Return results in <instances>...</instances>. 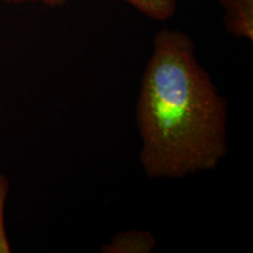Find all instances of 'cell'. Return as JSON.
Masks as SVG:
<instances>
[{"instance_id":"cell-1","label":"cell","mask_w":253,"mask_h":253,"mask_svg":"<svg viewBox=\"0 0 253 253\" xmlns=\"http://www.w3.org/2000/svg\"><path fill=\"white\" fill-rule=\"evenodd\" d=\"M229 102L196 55L188 34L163 28L142 77L136 122L149 178L213 171L229 154Z\"/></svg>"},{"instance_id":"cell-2","label":"cell","mask_w":253,"mask_h":253,"mask_svg":"<svg viewBox=\"0 0 253 253\" xmlns=\"http://www.w3.org/2000/svg\"><path fill=\"white\" fill-rule=\"evenodd\" d=\"M224 8V25L235 38L253 40V0H219Z\"/></svg>"},{"instance_id":"cell-3","label":"cell","mask_w":253,"mask_h":253,"mask_svg":"<svg viewBox=\"0 0 253 253\" xmlns=\"http://www.w3.org/2000/svg\"><path fill=\"white\" fill-rule=\"evenodd\" d=\"M156 245V239L149 231L129 230L114 236L109 244L102 246L104 253H149Z\"/></svg>"},{"instance_id":"cell-4","label":"cell","mask_w":253,"mask_h":253,"mask_svg":"<svg viewBox=\"0 0 253 253\" xmlns=\"http://www.w3.org/2000/svg\"><path fill=\"white\" fill-rule=\"evenodd\" d=\"M132 7L157 21H166L176 13L177 0H123Z\"/></svg>"},{"instance_id":"cell-5","label":"cell","mask_w":253,"mask_h":253,"mask_svg":"<svg viewBox=\"0 0 253 253\" xmlns=\"http://www.w3.org/2000/svg\"><path fill=\"white\" fill-rule=\"evenodd\" d=\"M8 191V182L4 176L0 175V252L8 253L9 245L7 242V237L5 233V225H4V205L5 199L7 196Z\"/></svg>"},{"instance_id":"cell-6","label":"cell","mask_w":253,"mask_h":253,"mask_svg":"<svg viewBox=\"0 0 253 253\" xmlns=\"http://www.w3.org/2000/svg\"><path fill=\"white\" fill-rule=\"evenodd\" d=\"M6 2H12V4H19V2H26V1H32V2H42L49 7H59V6H63L67 4L68 0H4Z\"/></svg>"}]
</instances>
